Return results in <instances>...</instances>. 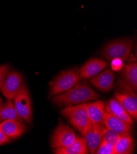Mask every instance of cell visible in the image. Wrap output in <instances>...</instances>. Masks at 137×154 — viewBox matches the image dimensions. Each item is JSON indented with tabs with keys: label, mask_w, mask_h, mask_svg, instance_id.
<instances>
[{
	"label": "cell",
	"mask_w": 137,
	"mask_h": 154,
	"mask_svg": "<svg viewBox=\"0 0 137 154\" xmlns=\"http://www.w3.org/2000/svg\"><path fill=\"white\" fill-rule=\"evenodd\" d=\"M100 97L87 82L84 81L78 82L70 90L54 96L52 101L58 106H70L95 100Z\"/></svg>",
	"instance_id": "6da1fadb"
},
{
	"label": "cell",
	"mask_w": 137,
	"mask_h": 154,
	"mask_svg": "<svg viewBox=\"0 0 137 154\" xmlns=\"http://www.w3.org/2000/svg\"><path fill=\"white\" fill-rule=\"evenodd\" d=\"M61 114L83 135L93 125L89 118L86 103L76 106H66L61 111Z\"/></svg>",
	"instance_id": "7a4b0ae2"
},
{
	"label": "cell",
	"mask_w": 137,
	"mask_h": 154,
	"mask_svg": "<svg viewBox=\"0 0 137 154\" xmlns=\"http://www.w3.org/2000/svg\"><path fill=\"white\" fill-rule=\"evenodd\" d=\"M81 79L78 68L61 72L49 83V96L52 97L65 92L74 87Z\"/></svg>",
	"instance_id": "3957f363"
},
{
	"label": "cell",
	"mask_w": 137,
	"mask_h": 154,
	"mask_svg": "<svg viewBox=\"0 0 137 154\" xmlns=\"http://www.w3.org/2000/svg\"><path fill=\"white\" fill-rule=\"evenodd\" d=\"M133 39L127 38L115 41L109 43L104 48L103 55L109 60L119 58L122 60H127L132 50Z\"/></svg>",
	"instance_id": "277c9868"
},
{
	"label": "cell",
	"mask_w": 137,
	"mask_h": 154,
	"mask_svg": "<svg viewBox=\"0 0 137 154\" xmlns=\"http://www.w3.org/2000/svg\"><path fill=\"white\" fill-rule=\"evenodd\" d=\"M13 100L18 114L23 120L30 124L33 116L32 107L29 92L25 85Z\"/></svg>",
	"instance_id": "5b68a950"
},
{
	"label": "cell",
	"mask_w": 137,
	"mask_h": 154,
	"mask_svg": "<svg viewBox=\"0 0 137 154\" xmlns=\"http://www.w3.org/2000/svg\"><path fill=\"white\" fill-rule=\"evenodd\" d=\"M76 137V135L72 128L64 123H60L53 133L51 146L52 148L67 147L74 141Z\"/></svg>",
	"instance_id": "8992f818"
},
{
	"label": "cell",
	"mask_w": 137,
	"mask_h": 154,
	"mask_svg": "<svg viewBox=\"0 0 137 154\" xmlns=\"http://www.w3.org/2000/svg\"><path fill=\"white\" fill-rule=\"evenodd\" d=\"M22 76L17 71L9 72L1 88L2 93L8 100H12L23 85Z\"/></svg>",
	"instance_id": "52a82bcc"
},
{
	"label": "cell",
	"mask_w": 137,
	"mask_h": 154,
	"mask_svg": "<svg viewBox=\"0 0 137 154\" xmlns=\"http://www.w3.org/2000/svg\"><path fill=\"white\" fill-rule=\"evenodd\" d=\"M120 85L122 89L134 91H137V65L136 62L129 63L123 68Z\"/></svg>",
	"instance_id": "ba28073f"
},
{
	"label": "cell",
	"mask_w": 137,
	"mask_h": 154,
	"mask_svg": "<svg viewBox=\"0 0 137 154\" xmlns=\"http://www.w3.org/2000/svg\"><path fill=\"white\" fill-rule=\"evenodd\" d=\"M106 131L107 128L104 124H95L92 125L84 135L90 153H95Z\"/></svg>",
	"instance_id": "9c48e42d"
},
{
	"label": "cell",
	"mask_w": 137,
	"mask_h": 154,
	"mask_svg": "<svg viewBox=\"0 0 137 154\" xmlns=\"http://www.w3.org/2000/svg\"><path fill=\"white\" fill-rule=\"evenodd\" d=\"M115 99L117 100L127 111L132 119H137V97L133 91L123 90L122 92L116 93Z\"/></svg>",
	"instance_id": "30bf717a"
},
{
	"label": "cell",
	"mask_w": 137,
	"mask_h": 154,
	"mask_svg": "<svg viewBox=\"0 0 137 154\" xmlns=\"http://www.w3.org/2000/svg\"><path fill=\"white\" fill-rule=\"evenodd\" d=\"M103 120L106 128L116 132L120 136L130 134L133 131V127L131 125L106 111L104 112Z\"/></svg>",
	"instance_id": "8fae6325"
},
{
	"label": "cell",
	"mask_w": 137,
	"mask_h": 154,
	"mask_svg": "<svg viewBox=\"0 0 137 154\" xmlns=\"http://www.w3.org/2000/svg\"><path fill=\"white\" fill-rule=\"evenodd\" d=\"M108 65V63L101 59L94 58L89 60L79 70L81 78H92L98 74L101 71L107 67Z\"/></svg>",
	"instance_id": "7c38bea8"
},
{
	"label": "cell",
	"mask_w": 137,
	"mask_h": 154,
	"mask_svg": "<svg viewBox=\"0 0 137 154\" xmlns=\"http://www.w3.org/2000/svg\"><path fill=\"white\" fill-rule=\"evenodd\" d=\"M114 78L115 75L113 71L108 69L93 77L90 80V83L100 91H108L113 86Z\"/></svg>",
	"instance_id": "4fadbf2b"
},
{
	"label": "cell",
	"mask_w": 137,
	"mask_h": 154,
	"mask_svg": "<svg viewBox=\"0 0 137 154\" xmlns=\"http://www.w3.org/2000/svg\"><path fill=\"white\" fill-rule=\"evenodd\" d=\"M89 150L84 137L77 136L74 141L70 146L64 147L55 148V154H87Z\"/></svg>",
	"instance_id": "5bb4252c"
},
{
	"label": "cell",
	"mask_w": 137,
	"mask_h": 154,
	"mask_svg": "<svg viewBox=\"0 0 137 154\" xmlns=\"http://www.w3.org/2000/svg\"><path fill=\"white\" fill-rule=\"evenodd\" d=\"M26 126L21 122L8 120L0 124V131H2L10 139H14L21 136L25 131Z\"/></svg>",
	"instance_id": "9a60e30c"
},
{
	"label": "cell",
	"mask_w": 137,
	"mask_h": 154,
	"mask_svg": "<svg viewBox=\"0 0 137 154\" xmlns=\"http://www.w3.org/2000/svg\"><path fill=\"white\" fill-rule=\"evenodd\" d=\"M105 104L102 100L87 103V109L89 118L93 125L104 124Z\"/></svg>",
	"instance_id": "2e32d148"
},
{
	"label": "cell",
	"mask_w": 137,
	"mask_h": 154,
	"mask_svg": "<svg viewBox=\"0 0 137 154\" xmlns=\"http://www.w3.org/2000/svg\"><path fill=\"white\" fill-rule=\"evenodd\" d=\"M134 150V140L129 135L120 136L114 146V154H130Z\"/></svg>",
	"instance_id": "e0dca14e"
},
{
	"label": "cell",
	"mask_w": 137,
	"mask_h": 154,
	"mask_svg": "<svg viewBox=\"0 0 137 154\" xmlns=\"http://www.w3.org/2000/svg\"><path fill=\"white\" fill-rule=\"evenodd\" d=\"M8 120H14L20 122H22L23 120L16 111L14 101L11 100H8V101L2 105L1 111H0V122Z\"/></svg>",
	"instance_id": "ac0fdd59"
},
{
	"label": "cell",
	"mask_w": 137,
	"mask_h": 154,
	"mask_svg": "<svg viewBox=\"0 0 137 154\" xmlns=\"http://www.w3.org/2000/svg\"><path fill=\"white\" fill-rule=\"evenodd\" d=\"M104 109L105 111L116 117L122 114L128 113L123 106L115 98L111 99L106 103Z\"/></svg>",
	"instance_id": "d6986e66"
},
{
	"label": "cell",
	"mask_w": 137,
	"mask_h": 154,
	"mask_svg": "<svg viewBox=\"0 0 137 154\" xmlns=\"http://www.w3.org/2000/svg\"><path fill=\"white\" fill-rule=\"evenodd\" d=\"M120 136V135L116 132L111 130L107 129V131H106V132L104 134L102 140L104 141L106 143L110 144L114 147L118 140L119 139Z\"/></svg>",
	"instance_id": "ffe728a7"
},
{
	"label": "cell",
	"mask_w": 137,
	"mask_h": 154,
	"mask_svg": "<svg viewBox=\"0 0 137 154\" xmlns=\"http://www.w3.org/2000/svg\"><path fill=\"white\" fill-rule=\"evenodd\" d=\"M95 153L97 154H114V147L101 140Z\"/></svg>",
	"instance_id": "44dd1931"
},
{
	"label": "cell",
	"mask_w": 137,
	"mask_h": 154,
	"mask_svg": "<svg viewBox=\"0 0 137 154\" xmlns=\"http://www.w3.org/2000/svg\"><path fill=\"white\" fill-rule=\"evenodd\" d=\"M9 66L8 64L0 65V90L9 72Z\"/></svg>",
	"instance_id": "7402d4cb"
},
{
	"label": "cell",
	"mask_w": 137,
	"mask_h": 154,
	"mask_svg": "<svg viewBox=\"0 0 137 154\" xmlns=\"http://www.w3.org/2000/svg\"><path fill=\"white\" fill-rule=\"evenodd\" d=\"M111 68L114 71H119L124 67V61L119 58H114L111 60Z\"/></svg>",
	"instance_id": "603a6c76"
},
{
	"label": "cell",
	"mask_w": 137,
	"mask_h": 154,
	"mask_svg": "<svg viewBox=\"0 0 137 154\" xmlns=\"http://www.w3.org/2000/svg\"><path fill=\"white\" fill-rule=\"evenodd\" d=\"M10 138L3 133L2 131H0V146L5 144L10 141Z\"/></svg>",
	"instance_id": "cb8c5ba5"
},
{
	"label": "cell",
	"mask_w": 137,
	"mask_h": 154,
	"mask_svg": "<svg viewBox=\"0 0 137 154\" xmlns=\"http://www.w3.org/2000/svg\"><path fill=\"white\" fill-rule=\"evenodd\" d=\"M2 105H3V100L1 98V97H0V111H1V108L2 107Z\"/></svg>",
	"instance_id": "d4e9b609"
}]
</instances>
